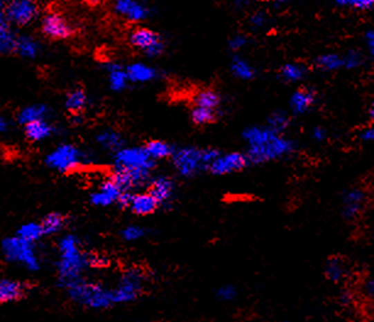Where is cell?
I'll return each mask as SVG.
<instances>
[{
    "mask_svg": "<svg viewBox=\"0 0 374 322\" xmlns=\"http://www.w3.org/2000/svg\"><path fill=\"white\" fill-rule=\"evenodd\" d=\"M243 140L248 146L246 155L252 164L279 160L296 151L294 140L286 138L283 133L270 130L267 125L248 127L243 132Z\"/></svg>",
    "mask_w": 374,
    "mask_h": 322,
    "instance_id": "cell-1",
    "label": "cell"
},
{
    "mask_svg": "<svg viewBox=\"0 0 374 322\" xmlns=\"http://www.w3.org/2000/svg\"><path fill=\"white\" fill-rule=\"evenodd\" d=\"M59 283L66 288L70 283L82 278L84 270L90 266L88 255L80 248L79 239L66 234L59 242Z\"/></svg>",
    "mask_w": 374,
    "mask_h": 322,
    "instance_id": "cell-2",
    "label": "cell"
},
{
    "mask_svg": "<svg viewBox=\"0 0 374 322\" xmlns=\"http://www.w3.org/2000/svg\"><path fill=\"white\" fill-rule=\"evenodd\" d=\"M221 155L216 149H200L196 146H185L175 149L173 154L174 167L181 176L192 177L198 172L207 170L212 161Z\"/></svg>",
    "mask_w": 374,
    "mask_h": 322,
    "instance_id": "cell-3",
    "label": "cell"
},
{
    "mask_svg": "<svg viewBox=\"0 0 374 322\" xmlns=\"http://www.w3.org/2000/svg\"><path fill=\"white\" fill-rule=\"evenodd\" d=\"M66 291L73 301L91 309H106L114 304L111 291L82 278L70 283Z\"/></svg>",
    "mask_w": 374,
    "mask_h": 322,
    "instance_id": "cell-4",
    "label": "cell"
},
{
    "mask_svg": "<svg viewBox=\"0 0 374 322\" xmlns=\"http://www.w3.org/2000/svg\"><path fill=\"white\" fill-rule=\"evenodd\" d=\"M1 252L8 261L24 266L28 271H38L41 267V259L35 243L19 237L17 234L1 242Z\"/></svg>",
    "mask_w": 374,
    "mask_h": 322,
    "instance_id": "cell-5",
    "label": "cell"
},
{
    "mask_svg": "<svg viewBox=\"0 0 374 322\" xmlns=\"http://www.w3.org/2000/svg\"><path fill=\"white\" fill-rule=\"evenodd\" d=\"M127 41L133 49L142 53L144 57L149 59L160 57L167 48L165 41L163 37L160 36V33L141 25L132 28L127 37Z\"/></svg>",
    "mask_w": 374,
    "mask_h": 322,
    "instance_id": "cell-6",
    "label": "cell"
},
{
    "mask_svg": "<svg viewBox=\"0 0 374 322\" xmlns=\"http://www.w3.org/2000/svg\"><path fill=\"white\" fill-rule=\"evenodd\" d=\"M86 161L84 151L74 144H62L46 156V165L52 170L66 173L75 171Z\"/></svg>",
    "mask_w": 374,
    "mask_h": 322,
    "instance_id": "cell-7",
    "label": "cell"
},
{
    "mask_svg": "<svg viewBox=\"0 0 374 322\" xmlns=\"http://www.w3.org/2000/svg\"><path fill=\"white\" fill-rule=\"evenodd\" d=\"M115 170L127 171H152L156 160L152 159L143 148H122L115 151L114 158Z\"/></svg>",
    "mask_w": 374,
    "mask_h": 322,
    "instance_id": "cell-8",
    "label": "cell"
},
{
    "mask_svg": "<svg viewBox=\"0 0 374 322\" xmlns=\"http://www.w3.org/2000/svg\"><path fill=\"white\" fill-rule=\"evenodd\" d=\"M39 28L43 36L52 41H68L76 33L74 25L58 11H49L41 17Z\"/></svg>",
    "mask_w": 374,
    "mask_h": 322,
    "instance_id": "cell-9",
    "label": "cell"
},
{
    "mask_svg": "<svg viewBox=\"0 0 374 322\" xmlns=\"http://www.w3.org/2000/svg\"><path fill=\"white\" fill-rule=\"evenodd\" d=\"M4 12L11 26L26 27L37 20L41 8L37 0H8Z\"/></svg>",
    "mask_w": 374,
    "mask_h": 322,
    "instance_id": "cell-10",
    "label": "cell"
},
{
    "mask_svg": "<svg viewBox=\"0 0 374 322\" xmlns=\"http://www.w3.org/2000/svg\"><path fill=\"white\" fill-rule=\"evenodd\" d=\"M146 276L138 267L127 270L119 281L115 290H113V301L115 303H127L135 301L143 290Z\"/></svg>",
    "mask_w": 374,
    "mask_h": 322,
    "instance_id": "cell-11",
    "label": "cell"
},
{
    "mask_svg": "<svg viewBox=\"0 0 374 322\" xmlns=\"http://www.w3.org/2000/svg\"><path fill=\"white\" fill-rule=\"evenodd\" d=\"M111 8L118 17L133 25H141L152 15L146 0H113Z\"/></svg>",
    "mask_w": 374,
    "mask_h": 322,
    "instance_id": "cell-12",
    "label": "cell"
},
{
    "mask_svg": "<svg viewBox=\"0 0 374 322\" xmlns=\"http://www.w3.org/2000/svg\"><path fill=\"white\" fill-rule=\"evenodd\" d=\"M368 203L367 193L362 188H350L342 197V215L345 220L353 221L364 213Z\"/></svg>",
    "mask_w": 374,
    "mask_h": 322,
    "instance_id": "cell-13",
    "label": "cell"
},
{
    "mask_svg": "<svg viewBox=\"0 0 374 322\" xmlns=\"http://www.w3.org/2000/svg\"><path fill=\"white\" fill-rule=\"evenodd\" d=\"M250 164L248 158L246 154L243 153H229L224 155L218 156L214 160L212 161L211 165L208 167V170L213 175H227L232 172L240 171Z\"/></svg>",
    "mask_w": 374,
    "mask_h": 322,
    "instance_id": "cell-14",
    "label": "cell"
},
{
    "mask_svg": "<svg viewBox=\"0 0 374 322\" xmlns=\"http://www.w3.org/2000/svg\"><path fill=\"white\" fill-rule=\"evenodd\" d=\"M122 193L120 187L111 177L109 180L102 183L95 192L91 194V203L95 207H109L111 204L118 202Z\"/></svg>",
    "mask_w": 374,
    "mask_h": 322,
    "instance_id": "cell-15",
    "label": "cell"
},
{
    "mask_svg": "<svg viewBox=\"0 0 374 322\" xmlns=\"http://www.w3.org/2000/svg\"><path fill=\"white\" fill-rule=\"evenodd\" d=\"M42 52V44L31 35H17L14 53L26 60H35Z\"/></svg>",
    "mask_w": 374,
    "mask_h": 322,
    "instance_id": "cell-16",
    "label": "cell"
},
{
    "mask_svg": "<svg viewBox=\"0 0 374 322\" xmlns=\"http://www.w3.org/2000/svg\"><path fill=\"white\" fill-rule=\"evenodd\" d=\"M316 91L307 87H301L296 89L290 98V108L292 113L297 115H302L311 109L313 105L316 104Z\"/></svg>",
    "mask_w": 374,
    "mask_h": 322,
    "instance_id": "cell-17",
    "label": "cell"
},
{
    "mask_svg": "<svg viewBox=\"0 0 374 322\" xmlns=\"http://www.w3.org/2000/svg\"><path fill=\"white\" fill-rule=\"evenodd\" d=\"M159 205L160 204L158 200L153 197L151 193H138V194H132L129 209L136 215L146 216L154 213L159 208Z\"/></svg>",
    "mask_w": 374,
    "mask_h": 322,
    "instance_id": "cell-18",
    "label": "cell"
},
{
    "mask_svg": "<svg viewBox=\"0 0 374 322\" xmlns=\"http://www.w3.org/2000/svg\"><path fill=\"white\" fill-rule=\"evenodd\" d=\"M104 70L108 73V81L111 91L122 92L127 89V84H130L127 68H122L120 64L115 61H108L104 64Z\"/></svg>",
    "mask_w": 374,
    "mask_h": 322,
    "instance_id": "cell-19",
    "label": "cell"
},
{
    "mask_svg": "<svg viewBox=\"0 0 374 322\" xmlns=\"http://www.w3.org/2000/svg\"><path fill=\"white\" fill-rule=\"evenodd\" d=\"M127 76L132 84H147L158 77V70L144 63L130 64L127 68Z\"/></svg>",
    "mask_w": 374,
    "mask_h": 322,
    "instance_id": "cell-20",
    "label": "cell"
},
{
    "mask_svg": "<svg viewBox=\"0 0 374 322\" xmlns=\"http://www.w3.org/2000/svg\"><path fill=\"white\" fill-rule=\"evenodd\" d=\"M324 274L330 282L340 283L346 280L350 274L348 261L340 256L329 258L327 264L324 266Z\"/></svg>",
    "mask_w": 374,
    "mask_h": 322,
    "instance_id": "cell-21",
    "label": "cell"
},
{
    "mask_svg": "<svg viewBox=\"0 0 374 322\" xmlns=\"http://www.w3.org/2000/svg\"><path fill=\"white\" fill-rule=\"evenodd\" d=\"M149 193L158 200L160 205H165L171 200L174 194V182L168 176H159L153 181Z\"/></svg>",
    "mask_w": 374,
    "mask_h": 322,
    "instance_id": "cell-22",
    "label": "cell"
},
{
    "mask_svg": "<svg viewBox=\"0 0 374 322\" xmlns=\"http://www.w3.org/2000/svg\"><path fill=\"white\" fill-rule=\"evenodd\" d=\"M53 126L47 120H37L25 125V135L31 142H41L53 135Z\"/></svg>",
    "mask_w": 374,
    "mask_h": 322,
    "instance_id": "cell-23",
    "label": "cell"
},
{
    "mask_svg": "<svg viewBox=\"0 0 374 322\" xmlns=\"http://www.w3.org/2000/svg\"><path fill=\"white\" fill-rule=\"evenodd\" d=\"M315 66L321 73H337L344 68L343 55L337 53H324L316 57Z\"/></svg>",
    "mask_w": 374,
    "mask_h": 322,
    "instance_id": "cell-24",
    "label": "cell"
},
{
    "mask_svg": "<svg viewBox=\"0 0 374 322\" xmlns=\"http://www.w3.org/2000/svg\"><path fill=\"white\" fill-rule=\"evenodd\" d=\"M25 287L19 281L0 280V303H11L21 299Z\"/></svg>",
    "mask_w": 374,
    "mask_h": 322,
    "instance_id": "cell-25",
    "label": "cell"
},
{
    "mask_svg": "<svg viewBox=\"0 0 374 322\" xmlns=\"http://www.w3.org/2000/svg\"><path fill=\"white\" fill-rule=\"evenodd\" d=\"M49 115V108L47 105L41 104H31L28 106H25L24 109L19 113L17 116V121L20 125H27L30 122L33 121H37V120L47 119V116Z\"/></svg>",
    "mask_w": 374,
    "mask_h": 322,
    "instance_id": "cell-26",
    "label": "cell"
},
{
    "mask_svg": "<svg viewBox=\"0 0 374 322\" xmlns=\"http://www.w3.org/2000/svg\"><path fill=\"white\" fill-rule=\"evenodd\" d=\"M307 73H308V68L301 63L285 64L279 70L280 78L288 84L300 82L307 76Z\"/></svg>",
    "mask_w": 374,
    "mask_h": 322,
    "instance_id": "cell-27",
    "label": "cell"
},
{
    "mask_svg": "<svg viewBox=\"0 0 374 322\" xmlns=\"http://www.w3.org/2000/svg\"><path fill=\"white\" fill-rule=\"evenodd\" d=\"M230 71L235 77L243 81H250L256 76V70L246 59L239 55H234L230 61Z\"/></svg>",
    "mask_w": 374,
    "mask_h": 322,
    "instance_id": "cell-28",
    "label": "cell"
},
{
    "mask_svg": "<svg viewBox=\"0 0 374 322\" xmlns=\"http://www.w3.org/2000/svg\"><path fill=\"white\" fill-rule=\"evenodd\" d=\"M88 98L82 88H74L70 91L65 98V108L73 114L77 115L87 106Z\"/></svg>",
    "mask_w": 374,
    "mask_h": 322,
    "instance_id": "cell-29",
    "label": "cell"
},
{
    "mask_svg": "<svg viewBox=\"0 0 374 322\" xmlns=\"http://www.w3.org/2000/svg\"><path fill=\"white\" fill-rule=\"evenodd\" d=\"M192 103L195 106L216 110V108H219V105L222 103V99H221V95L213 89H200L194 95Z\"/></svg>",
    "mask_w": 374,
    "mask_h": 322,
    "instance_id": "cell-30",
    "label": "cell"
},
{
    "mask_svg": "<svg viewBox=\"0 0 374 322\" xmlns=\"http://www.w3.org/2000/svg\"><path fill=\"white\" fill-rule=\"evenodd\" d=\"M97 143L103 149L118 151L119 149H122L124 140H122V135H119L116 131L103 130L97 135Z\"/></svg>",
    "mask_w": 374,
    "mask_h": 322,
    "instance_id": "cell-31",
    "label": "cell"
},
{
    "mask_svg": "<svg viewBox=\"0 0 374 322\" xmlns=\"http://www.w3.org/2000/svg\"><path fill=\"white\" fill-rule=\"evenodd\" d=\"M149 156L154 160H160L165 158H170L174 154L175 149L173 146L165 143L163 140H151L144 146Z\"/></svg>",
    "mask_w": 374,
    "mask_h": 322,
    "instance_id": "cell-32",
    "label": "cell"
},
{
    "mask_svg": "<svg viewBox=\"0 0 374 322\" xmlns=\"http://www.w3.org/2000/svg\"><path fill=\"white\" fill-rule=\"evenodd\" d=\"M16 35L12 26L0 27V55H9L15 50Z\"/></svg>",
    "mask_w": 374,
    "mask_h": 322,
    "instance_id": "cell-33",
    "label": "cell"
},
{
    "mask_svg": "<svg viewBox=\"0 0 374 322\" xmlns=\"http://www.w3.org/2000/svg\"><path fill=\"white\" fill-rule=\"evenodd\" d=\"M16 234L32 243H36L42 238L43 236H46L42 224H38V222H27L22 225L21 227L17 229Z\"/></svg>",
    "mask_w": 374,
    "mask_h": 322,
    "instance_id": "cell-34",
    "label": "cell"
},
{
    "mask_svg": "<svg viewBox=\"0 0 374 322\" xmlns=\"http://www.w3.org/2000/svg\"><path fill=\"white\" fill-rule=\"evenodd\" d=\"M65 222H66V220L62 214L52 213L48 214L47 216L43 218L41 224H42L46 236H50V234L60 232L64 229Z\"/></svg>",
    "mask_w": 374,
    "mask_h": 322,
    "instance_id": "cell-35",
    "label": "cell"
},
{
    "mask_svg": "<svg viewBox=\"0 0 374 322\" xmlns=\"http://www.w3.org/2000/svg\"><path fill=\"white\" fill-rule=\"evenodd\" d=\"M191 120L196 125H208L214 122L216 120V111L214 109L202 108V106H194L191 111Z\"/></svg>",
    "mask_w": 374,
    "mask_h": 322,
    "instance_id": "cell-36",
    "label": "cell"
},
{
    "mask_svg": "<svg viewBox=\"0 0 374 322\" xmlns=\"http://www.w3.org/2000/svg\"><path fill=\"white\" fill-rule=\"evenodd\" d=\"M270 22H272L270 15L262 9L252 11L248 16V26L251 27L253 31L265 30L270 25Z\"/></svg>",
    "mask_w": 374,
    "mask_h": 322,
    "instance_id": "cell-37",
    "label": "cell"
},
{
    "mask_svg": "<svg viewBox=\"0 0 374 322\" xmlns=\"http://www.w3.org/2000/svg\"><path fill=\"white\" fill-rule=\"evenodd\" d=\"M290 125V119L284 111H275L270 115L267 121V126L270 130L275 131L278 133H283L284 131L288 130Z\"/></svg>",
    "mask_w": 374,
    "mask_h": 322,
    "instance_id": "cell-38",
    "label": "cell"
},
{
    "mask_svg": "<svg viewBox=\"0 0 374 322\" xmlns=\"http://www.w3.org/2000/svg\"><path fill=\"white\" fill-rule=\"evenodd\" d=\"M335 6L356 11L374 10V0H333Z\"/></svg>",
    "mask_w": 374,
    "mask_h": 322,
    "instance_id": "cell-39",
    "label": "cell"
},
{
    "mask_svg": "<svg viewBox=\"0 0 374 322\" xmlns=\"http://www.w3.org/2000/svg\"><path fill=\"white\" fill-rule=\"evenodd\" d=\"M344 57V68L345 70H357L364 64V53L357 49H351L348 53H345Z\"/></svg>",
    "mask_w": 374,
    "mask_h": 322,
    "instance_id": "cell-40",
    "label": "cell"
},
{
    "mask_svg": "<svg viewBox=\"0 0 374 322\" xmlns=\"http://www.w3.org/2000/svg\"><path fill=\"white\" fill-rule=\"evenodd\" d=\"M248 37L243 33H236L229 39V49L232 50V53H239L241 52L243 49L247 47Z\"/></svg>",
    "mask_w": 374,
    "mask_h": 322,
    "instance_id": "cell-41",
    "label": "cell"
},
{
    "mask_svg": "<svg viewBox=\"0 0 374 322\" xmlns=\"http://www.w3.org/2000/svg\"><path fill=\"white\" fill-rule=\"evenodd\" d=\"M122 238L127 240V242H133V240L142 238L143 236H144V231L140 226H129L122 231Z\"/></svg>",
    "mask_w": 374,
    "mask_h": 322,
    "instance_id": "cell-42",
    "label": "cell"
},
{
    "mask_svg": "<svg viewBox=\"0 0 374 322\" xmlns=\"http://www.w3.org/2000/svg\"><path fill=\"white\" fill-rule=\"evenodd\" d=\"M236 290L232 286H223L216 292V296L221 301H232L236 296Z\"/></svg>",
    "mask_w": 374,
    "mask_h": 322,
    "instance_id": "cell-43",
    "label": "cell"
},
{
    "mask_svg": "<svg viewBox=\"0 0 374 322\" xmlns=\"http://www.w3.org/2000/svg\"><path fill=\"white\" fill-rule=\"evenodd\" d=\"M364 44H366V48H367L369 57L374 59V28L368 30V31L364 33Z\"/></svg>",
    "mask_w": 374,
    "mask_h": 322,
    "instance_id": "cell-44",
    "label": "cell"
},
{
    "mask_svg": "<svg viewBox=\"0 0 374 322\" xmlns=\"http://www.w3.org/2000/svg\"><path fill=\"white\" fill-rule=\"evenodd\" d=\"M328 132L324 127L317 126L312 130V140H316L317 143H321L327 140Z\"/></svg>",
    "mask_w": 374,
    "mask_h": 322,
    "instance_id": "cell-45",
    "label": "cell"
},
{
    "mask_svg": "<svg viewBox=\"0 0 374 322\" xmlns=\"http://www.w3.org/2000/svg\"><path fill=\"white\" fill-rule=\"evenodd\" d=\"M359 140L367 143H374V125L364 127L359 131Z\"/></svg>",
    "mask_w": 374,
    "mask_h": 322,
    "instance_id": "cell-46",
    "label": "cell"
},
{
    "mask_svg": "<svg viewBox=\"0 0 374 322\" xmlns=\"http://www.w3.org/2000/svg\"><path fill=\"white\" fill-rule=\"evenodd\" d=\"M250 6H251V0H234V6L236 10H247Z\"/></svg>",
    "mask_w": 374,
    "mask_h": 322,
    "instance_id": "cell-47",
    "label": "cell"
},
{
    "mask_svg": "<svg viewBox=\"0 0 374 322\" xmlns=\"http://www.w3.org/2000/svg\"><path fill=\"white\" fill-rule=\"evenodd\" d=\"M288 4V0H272V6L275 10H283Z\"/></svg>",
    "mask_w": 374,
    "mask_h": 322,
    "instance_id": "cell-48",
    "label": "cell"
},
{
    "mask_svg": "<svg viewBox=\"0 0 374 322\" xmlns=\"http://www.w3.org/2000/svg\"><path fill=\"white\" fill-rule=\"evenodd\" d=\"M106 0H84V4L90 8H98V6H102Z\"/></svg>",
    "mask_w": 374,
    "mask_h": 322,
    "instance_id": "cell-49",
    "label": "cell"
},
{
    "mask_svg": "<svg viewBox=\"0 0 374 322\" xmlns=\"http://www.w3.org/2000/svg\"><path fill=\"white\" fill-rule=\"evenodd\" d=\"M364 290L368 293L369 296L374 298V278H369L366 285H364Z\"/></svg>",
    "mask_w": 374,
    "mask_h": 322,
    "instance_id": "cell-50",
    "label": "cell"
},
{
    "mask_svg": "<svg viewBox=\"0 0 374 322\" xmlns=\"http://www.w3.org/2000/svg\"><path fill=\"white\" fill-rule=\"evenodd\" d=\"M8 129H9V121L6 117L0 116V135L6 133Z\"/></svg>",
    "mask_w": 374,
    "mask_h": 322,
    "instance_id": "cell-51",
    "label": "cell"
},
{
    "mask_svg": "<svg viewBox=\"0 0 374 322\" xmlns=\"http://www.w3.org/2000/svg\"><path fill=\"white\" fill-rule=\"evenodd\" d=\"M368 114L369 117H371V120H372V121L374 122V100L372 102L371 106H369Z\"/></svg>",
    "mask_w": 374,
    "mask_h": 322,
    "instance_id": "cell-52",
    "label": "cell"
},
{
    "mask_svg": "<svg viewBox=\"0 0 374 322\" xmlns=\"http://www.w3.org/2000/svg\"><path fill=\"white\" fill-rule=\"evenodd\" d=\"M6 1L8 0H0V10H4V8L6 6Z\"/></svg>",
    "mask_w": 374,
    "mask_h": 322,
    "instance_id": "cell-53",
    "label": "cell"
},
{
    "mask_svg": "<svg viewBox=\"0 0 374 322\" xmlns=\"http://www.w3.org/2000/svg\"><path fill=\"white\" fill-rule=\"evenodd\" d=\"M373 236H374V234H373Z\"/></svg>",
    "mask_w": 374,
    "mask_h": 322,
    "instance_id": "cell-54",
    "label": "cell"
}]
</instances>
